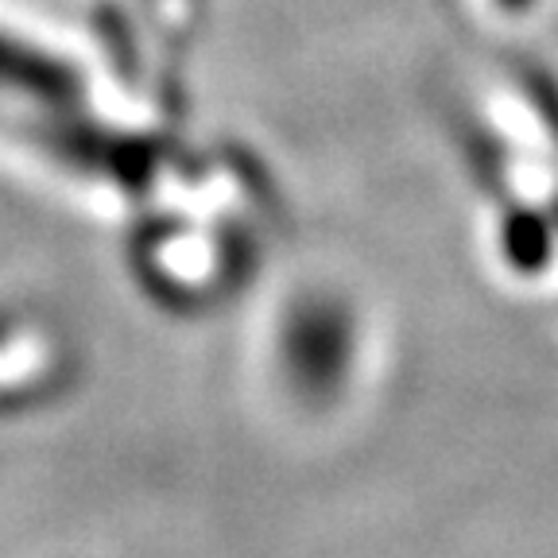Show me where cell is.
<instances>
[{
  "instance_id": "6da1fadb",
  "label": "cell",
  "mask_w": 558,
  "mask_h": 558,
  "mask_svg": "<svg viewBox=\"0 0 558 558\" xmlns=\"http://www.w3.org/2000/svg\"><path fill=\"white\" fill-rule=\"evenodd\" d=\"M481 4L505 24H520V20H532L547 0H481Z\"/></svg>"
}]
</instances>
